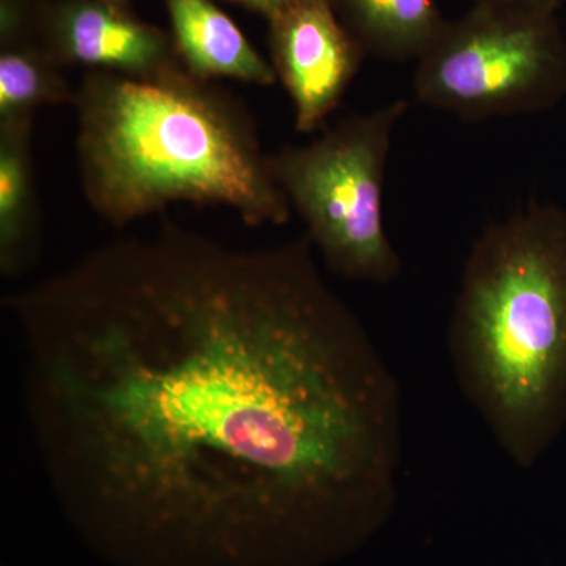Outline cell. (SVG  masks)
<instances>
[{
  "label": "cell",
  "mask_w": 566,
  "mask_h": 566,
  "mask_svg": "<svg viewBox=\"0 0 566 566\" xmlns=\"http://www.w3.org/2000/svg\"><path fill=\"white\" fill-rule=\"evenodd\" d=\"M307 237L177 223L7 297L52 493L117 566H324L392 515L400 385Z\"/></svg>",
  "instance_id": "6da1fadb"
},
{
  "label": "cell",
  "mask_w": 566,
  "mask_h": 566,
  "mask_svg": "<svg viewBox=\"0 0 566 566\" xmlns=\"http://www.w3.org/2000/svg\"><path fill=\"white\" fill-rule=\"evenodd\" d=\"M74 107L82 192L112 227L174 203L222 205L251 227L292 218L251 114L212 82L92 71Z\"/></svg>",
  "instance_id": "7a4b0ae2"
},
{
  "label": "cell",
  "mask_w": 566,
  "mask_h": 566,
  "mask_svg": "<svg viewBox=\"0 0 566 566\" xmlns=\"http://www.w3.org/2000/svg\"><path fill=\"white\" fill-rule=\"evenodd\" d=\"M447 348L497 446L534 468L566 424V210L528 205L474 241Z\"/></svg>",
  "instance_id": "3957f363"
},
{
  "label": "cell",
  "mask_w": 566,
  "mask_h": 566,
  "mask_svg": "<svg viewBox=\"0 0 566 566\" xmlns=\"http://www.w3.org/2000/svg\"><path fill=\"white\" fill-rule=\"evenodd\" d=\"M408 109L406 99H395L345 118L311 144L268 155L305 237L324 266L346 281L389 285L401 275L386 232L385 181L395 128Z\"/></svg>",
  "instance_id": "277c9868"
},
{
  "label": "cell",
  "mask_w": 566,
  "mask_h": 566,
  "mask_svg": "<svg viewBox=\"0 0 566 566\" xmlns=\"http://www.w3.org/2000/svg\"><path fill=\"white\" fill-rule=\"evenodd\" d=\"M412 92L465 122L551 109L566 98L564 31L557 17L472 6L417 61Z\"/></svg>",
  "instance_id": "5b68a950"
},
{
  "label": "cell",
  "mask_w": 566,
  "mask_h": 566,
  "mask_svg": "<svg viewBox=\"0 0 566 566\" xmlns=\"http://www.w3.org/2000/svg\"><path fill=\"white\" fill-rule=\"evenodd\" d=\"M268 20L271 63L292 99L296 132L314 133L340 106L367 52L333 0H292Z\"/></svg>",
  "instance_id": "8992f818"
},
{
  "label": "cell",
  "mask_w": 566,
  "mask_h": 566,
  "mask_svg": "<svg viewBox=\"0 0 566 566\" xmlns=\"http://www.w3.org/2000/svg\"><path fill=\"white\" fill-rule=\"evenodd\" d=\"M44 48L62 65L142 81H161L189 73L174 43L159 29L104 0H66L43 11Z\"/></svg>",
  "instance_id": "52a82bcc"
},
{
  "label": "cell",
  "mask_w": 566,
  "mask_h": 566,
  "mask_svg": "<svg viewBox=\"0 0 566 566\" xmlns=\"http://www.w3.org/2000/svg\"><path fill=\"white\" fill-rule=\"evenodd\" d=\"M178 59L192 76L271 87L277 82L266 61L234 21L211 0H166Z\"/></svg>",
  "instance_id": "ba28073f"
},
{
  "label": "cell",
  "mask_w": 566,
  "mask_h": 566,
  "mask_svg": "<svg viewBox=\"0 0 566 566\" xmlns=\"http://www.w3.org/2000/svg\"><path fill=\"white\" fill-rule=\"evenodd\" d=\"M33 118L0 123V273L17 279L40 252Z\"/></svg>",
  "instance_id": "9c48e42d"
},
{
  "label": "cell",
  "mask_w": 566,
  "mask_h": 566,
  "mask_svg": "<svg viewBox=\"0 0 566 566\" xmlns=\"http://www.w3.org/2000/svg\"><path fill=\"white\" fill-rule=\"evenodd\" d=\"M338 18L367 54L419 61L444 29L438 0H333Z\"/></svg>",
  "instance_id": "30bf717a"
},
{
  "label": "cell",
  "mask_w": 566,
  "mask_h": 566,
  "mask_svg": "<svg viewBox=\"0 0 566 566\" xmlns=\"http://www.w3.org/2000/svg\"><path fill=\"white\" fill-rule=\"evenodd\" d=\"M76 102V91L44 50L6 48L0 54V123L33 118L43 106Z\"/></svg>",
  "instance_id": "8fae6325"
},
{
  "label": "cell",
  "mask_w": 566,
  "mask_h": 566,
  "mask_svg": "<svg viewBox=\"0 0 566 566\" xmlns=\"http://www.w3.org/2000/svg\"><path fill=\"white\" fill-rule=\"evenodd\" d=\"M566 0H472L474 7L506 11V13L557 17Z\"/></svg>",
  "instance_id": "7c38bea8"
},
{
  "label": "cell",
  "mask_w": 566,
  "mask_h": 566,
  "mask_svg": "<svg viewBox=\"0 0 566 566\" xmlns=\"http://www.w3.org/2000/svg\"><path fill=\"white\" fill-rule=\"evenodd\" d=\"M233 2L241 3V6L248 7V9L259 11L264 17L271 18L279 10L283 9L286 3L292 0H233Z\"/></svg>",
  "instance_id": "4fadbf2b"
},
{
  "label": "cell",
  "mask_w": 566,
  "mask_h": 566,
  "mask_svg": "<svg viewBox=\"0 0 566 566\" xmlns=\"http://www.w3.org/2000/svg\"><path fill=\"white\" fill-rule=\"evenodd\" d=\"M104 2L115 3V6H122L125 0H104Z\"/></svg>",
  "instance_id": "5bb4252c"
}]
</instances>
